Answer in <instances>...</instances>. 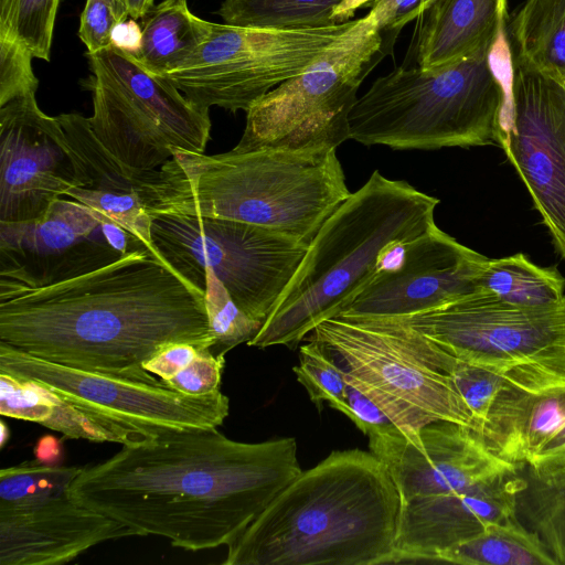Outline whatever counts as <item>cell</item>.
<instances>
[{
  "label": "cell",
  "instance_id": "27",
  "mask_svg": "<svg viewBox=\"0 0 565 565\" xmlns=\"http://www.w3.org/2000/svg\"><path fill=\"white\" fill-rule=\"evenodd\" d=\"M564 425L565 376H561L529 395L495 454L510 462L526 465Z\"/></svg>",
  "mask_w": 565,
  "mask_h": 565
},
{
  "label": "cell",
  "instance_id": "5",
  "mask_svg": "<svg viewBox=\"0 0 565 565\" xmlns=\"http://www.w3.org/2000/svg\"><path fill=\"white\" fill-rule=\"evenodd\" d=\"M439 200L375 170L324 222L297 273L247 343L296 348L340 315L403 246L436 226Z\"/></svg>",
  "mask_w": 565,
  "mask_h": 565
},
{
  "label": "cell",
  "instance_id": "28",
  "mask_svg": "<svg viewBox=\"0 0 565 565\" xmlns=\"http://www.w3.org/2000/svg\"><path fill=\"white\" fill-rule=\"evenodd\" d=\"M340 0H224V23L241 26L297 30L333 25Z\"/></svg>",
  "mask_w": 565,
  "mask_h": 565
},
{
  "label": "cell",
  "instance_id": "9",
  "mask_svg": "<svg viewBox=\"0 0 565 565\" xmlns=\"http://www.w3.org/2000/svg\"><path fill=\"white\" fill-rule=\"evenodd\" d=\"M151 237L159 259L186 282L204 292L212 269L236 306L263 324L309 247L249 223L171 214L152 215Z\"/></svg>",
  "mask_w": 565,
  "mask_h": 565
},
{
  "label": "cell",
  "instance_id": "46",
  "mask_svg": "<svg viewBox=\"0 0 565 565\" xmlns=\"http://www.w3.org/2000/svg\"><path fill=\"white\" fill-rule=\"evenodd\" d=\"M129 18L142 19L154 6V0H124Z\"/></svg>",
  "mask_w": 565,
  "mask_h": 565
},
{
  "label": "cell",
  "instance_id": "25",
  "mask_svg": "<svg viewBox=\"0 0 565 565\" xmlns=\"http://www.w3.org/2000/svg\"><path fill=\"white\" fill-rule=\"evenodd\" d=\"M437 562L461 565H557L541 539L518 515L440 553Z\"/></svg>",
  "mask_w": 565,
  "mask_h": 565
},
{
  "label": "cell",
  "instance_id": "14",
  "mask_svg": "<svg viewBox=\"0 0 565 565\" xmlns=\"http://www.w3.org/2000/svg\"><path fill=\"white\" fill-rule=\"evenodd\" d=\"M64 198L38 218L0 222V300L88 274L137 250L124 227Z\"/></svg>",
  "mask_w": 565,
  "mask_h": 565
},
{
  "label": "cell",
  "instance_id": "1",
  "mask_svg": "<svg viewBox=\"0 0 565 565\" xmlns=\"http://www.w3.org/2000/svg\"><path fill=\"white\" fill-rule=\"evenodd\" d=\"M301 471L294 437L243 443L193 429L83 468L70 497L137 535L196 552L231 544Z\"/></svg>",
  "mask_w": 565,
  "mask_h": 565
},
{
  "label": "cell",
  "instance_id": "15",
  "mask_svg": "<svg viewBox=\"0 0 565 565\" xmlns=\"http://www.w3.org/2000/svg\"><path fill=\"white\" fill-rule=\"evenodd\" d=\"M513 64L512 108L500 115L495 143L565 258V88L554 75L514 58Z\"/></svg>",
  "mask_w": 565,
  "mask_h": 565
},
{
  "label": "cell",
  "instance_id": "22",
  "mask_svg": "<svg viewBox=\"0 0 565 565\" xmlns=\"http://www.w3.org/2000/svg\"><path fill=\"white\" fill-rule=\"evenodd\" d=\"M423 14L414 47L416 66L437 68L492 42L507 17L505 0H436Z\"/></svg>",
  "mask_w": 565,
  "mask_h": 565
},
{
  "label": "cell",
  "instance_id": "4",
  "mask_svg": "<svg viewBox=\"0 0 565 565\" xmlns=\"http://www.w3.org/2000/svg\"><path fill=\"white\" fill-rule=\"evenodd\" d=\"M350 194L335 148L212 156L173 149L150 186L147 210L249 223L309 246Z\"/></svg>",
  "mask_w": 565,
  "mask_h": 565
},
{
  "label": "cell",
  "instance_id": "30",
  "mask_svg": "<svg viewBox=\"0 0 565 565\" xmlns=\"http://www.w3.org/2000/svg\"><path fill=\"white\" fill-rule=\"evenodd\" d=\"M526 486L516 498L527 529L544 543L557 565H565V486L546 483L527 469Z\"/></svg>",
  "mask_w": 565,
  "mask_h": 565
},
{
  "label": "cell",
  "instance_id": "24",
  "mask_svg": "<svg viewBox=\"0 0 565 565\" xmlns=\"http://www.w3.org/2000/svg\"><path fill=\"white\" fill-rule=\"evenodd\" d=\"M508 32L514 60L558 78L565 75V0H526Z\"/></svg>",
  "mask_w": 565,
  "mask_h": 565
},
{
  "label": "cell",
  "instance_id": "48",
  "mask_svg": "<svg viewBox=\"0 0 565 565\" xmlns=\"http://www.w3.org/2000/svg\"><path fill=\"white\" fill-rule=\"evenodd\" d=\"M9 435L10 434L8 427L3 422H1V447H3L7 443V437H9Z\"/></svg>",
  "mask_w": 565,
  "mask_h": 565
},
{
  "label": "cell",
  "instance_id": "10",
  "mask_svg": "<svg viewBox=\"0 0 565 565\" xmlns=\"http://www.w3.org/2000/svg\"><path fill=\"white\" fill-rule=\"evenodd\" d=\"M88 57L89 126L118 160L138 170H154L172 157L173 149L205 152L212 126L209 110L114 46Z\"/></svg>",
  "mask_w": 565,
  "mask_h": 565
},
{
  "label": "cell",
  "instance_id": "19",
  "mask_svg": "<svg viewBox=\"0 0 565 565\" xmlns=\"http://www.w3.org/2000/svg\"><path fill=\"white\" fill-rule=\"evenodd\" d=\"M519 471L402 503L391 564L437 562L489 524L515 516L518 494L526 486Z\"/></svg>",
  "mask_w": 565,
  "mask_h": 565
},
{
  "label": "cell",
  "instance_id": "49",
  "mask_svg": "<svg viewBox=\"0 0 565 565\" xmlns=\"http://www.w3.org/2000/svg\"><path fill=\"white\" fill-rule=\"evenodd\" d=\"M559 79L562 81L563 86H564V88H565V75H563Z\"/></svg>",
  "mask_w": 565,
  "mask_h": 565
},
{
  "label": "cell",
  "instance_id": "39",
  "mask_svg": "<svg viewBox=\"0 0 565 565\" xmlns=\"http://www.w3.org/2000/svg\"><path fill=\"white\" fill-rule=\"evenodd\" d=\"M339 412L348 416L367 437L396 427L388 416L349 380L345 403Z\"/></svg>",
  "mask_w": 565,
  "mask_h": 565
},
{
  "label": "cell",
  "instance_id": "35",
  "mask_svg": "<svg viewBox=\"0 0 565 565\" xmlns=\"http://www.w3.org/2000/svg\"><path fill=\"white\" fill-rule=\"evenodd\" d=\"M54 409L53 394L43 385L0 371V414L42 424Z\"/></svg>",
  "mask_w": 565,
  "mask_h": 565
},
{
  "label": "cell",
  "instance_id": "3",
  "mask_svg": "<svg viewBox=\"0 0 565 565\" xmlns=\"http://www.w3.org/2000/svg\"><path fill=\"white\" fill-rule=\"evenodd\" d=\"M401 505L376 456L334 450L276 495L227 545L222 564H391Z\"/></svg>",
  "mask_w": 565,
  "mask_h": 565
},
{
  "label": "cell",
  "instance_id": "29",
  "mask_svg": "<svg viewBox=\"0 0 565 565\" xmlns=\"http://www.w3.org/2000/svg\"><path fill=\"white\" fill-rule=\"evenodd\" d=\"M83 467L45 463L38 459L0 471V510L26 508L70 497Z\"/></svg>",
  "mask_w": 565,
  "mask_h": 565
},
{
  "label": "cell",
  "instance_id": "44",
  "mask_svg": "<svg viewBox=\"0 0 565 565\" xmlns=\"http://www.w3.org/2000/svg\"><path fill=\"white\" fill-rule=\"evenodd\" d=\"M61 452L62 446L60 440L50 435L39 439L34 448L35 459L45 463H52L54 460L58 459Z\"/></svg>",
  "mask_w": 565,
  "mask_h": 565
},
{
  "label": "cell",
  "instance_id": "2",
  "mask_svg": "<svg viewBox=\"0 0 565 565\" xmlns=\"http://www.w3.org/2000/svg\"><path fill=\"white\" fill-rule=\"evenodd\" d=\"M0 341L87 370L142 373L162 348L214 344L195 289L141 250L88 274L0 300Z\"/></svg>",
  "mask_w": 565,
  "mask_h": 565
},
{
  "label": "cell",
  "instance_id": "31",
  "mask_svg": "<svg viewBox=\"0 0 565 565\" xmlns=\"http://www.w3.org/2000/svg\"><path fill=\"white\" fill-rule=\"evenodd\" d=\"M58 4L60 0H0V36L49 61Z\"/></svg>",
  "mask_w": 565,
  "mask_h": 565
},
{
  "label": "cell",
  "instance_id": "6",
  "mask_svg": "<svg viewBox=\"0 0 565 565\" xmlns=\"http://www.w3.org/2000/svg\"><path fill=\"white\" fill-rule=\"evenodd\" d=\"M492 42L441 67L403 65L377 77L350 111V139L395 150L494 143L514 64L511 45Z\"/></svg>",
  "mask_w": 565,
  "mask_h": 565
},
{
  "label": "cell",
  "instance_id": "13",
  "mask_svg": "<svg viewBox=\"0 0 565 565\" xmlns=\"http://www.w3.org/2000/svg\"><path fill=\"white\" fill-rule=\"evenodd\" d=\"M398 319L466 363L498 370L533 365L565 374V298L521 307L480 290Z\"/></svg>",
  "mask_w": 565,
  "mask_h": 565
},
{
  "label": "cell",
  "instance_id": "38",
  "mask_svg": "<svg viewBox=\"0 0 565 565\" xmlns=\"http://www.w3.org/2000/svg\"><path fill=\"white\" fill-rule=\"evenodd\" d=\"M224 363L225 356H217L210 349H202L184 369L164 383L183 394H209L220 390Z\"/></svg>",
  "mask_w": 565,
  "mask_h": 565
},
{
  "label": "cell",
  "instance_id": "11",
  "mask_svg": "<svg viewBox=\"0 0 565 565\" xmlns=\"http://www.w3.org/2000/svg\"><path fill=\"white\" fill-rule=\"evenodd\" d=\"M356 22L282 30L213 23L179 70L162 75L191 103L247 111L259 98L316 62Z\"/></svg>",
  "mask_w": 565,
  "mask_h": 565
},
{
  "label": "cell",
  "instance_id": "37",
  "mask_svg": "<svg viewBox=\"0 0 565 565\" xmlns=\"http://www.w3.org/2000/svg\"><path fill=\"white\" fill-rule=\"evenodd\" d=\"M128 18L124 0H86L79 18L78 35L87 54L111 46L113 28Z\"/></svg>",
  "mask_w": 565,
  "mask_h": 565
},
{
  "label": "cell",
  "instance_id": "43",
  "mask_svg": "<svg viewBox=\"0 0 565 565\" xmlns=\"http://www.w3.org/2000/svg\"><path fill=\"white\" fill-rule=\"evenodd\" d=\"M142 29L134 19L125 20L116 24L110 33L111 46L136 55L141 46Z\"/></svg>",
  "mask_w": 565,
  "mask_h": 565
},
{
  "label": "cell",
  "instance_id": "18",
  "mask_svg": "<svg viewBox=\"0 0 565 565\" xmlns=\"http://www.w3.org/2000/svg\"><path fill=\"white\" fill-rule=\"evenodd\" d=\"M370 451L387 468L402 503L447 493L519 471L470 427L437 420L405 436L397 427L369 436Z\"/></svg>",
  "mask_w": 565,
  "mask_h": 565
},
{
  "label": "cell",
  "instance_id": "40",
  "mask_svg": "<svg viewBox=\"0 0 565 565\" xmlns=\"http://www.w3.org/2000/svg\"><path fill=\"white\" fill-rule=\"evenodd\" d=\"M527 469L550 484L565 486V425L527 461Z\"/></svg>",
  "mask_w": 565,
  "mask_h": 565
},
{
  "label": "cell",
  "instance_id": "41",
  "mask_svg": "<svg viewBox=\"0 0 565 565\" xmlns=\"http://www.w3.org/2000/svg\"><path fill=\"white\" fill-rule=\"evenodd\" d=\"M202 349L188 342H175L162 348L143 364V369L167 381L184 369Z\"/></svg>",
  "mask_w": 565,
  "mask_h": 565
},
{
  "label": "cell",
  "instance_id": "45",
  "mask_svg": "<svg viewBox=\"0 0 565 565\" xmlns=\"http://www.w3.org/2000/svg\"><path fill=\"white\" fill-rule=\"evenodd\" d=\"M374 0H340L334 8L331 20L333 24L351 21L356 10L363 6H370Z\"/></svg>",
  "mask_w": 565,
  "mask_h": 565
},
{
  "label": "cell",
  "instance_id": "47",
  "mask_svg": "<svg viewBox=\"0 0 565 565\" xmlns=\"http://www.w3.org/2000/svg\"><path fill=\"white\" fill-rule=\"evenodd\" d=\"M436 0H420L417 9L412 14L411 21L420 17Z\"/></svg>",
  "mask_w": 565,
  "mask_h": 565
},
{
  "label": "cell",
  "instance_id": "8",
  "mask_svg": "<svg viewBox=\"0 0 565 565\" xmlns=\"http://www.w3.org/2000/svg\"><path fill=\"white\" fill-rule=\"evenodd\" d=\"M382 33L369 13L356 19L316 62L252 105L233 150L337 149L350 139L358 90L387 53Z\"/></svg>",
  "mask_w": 565,
  "mask_h": 565
},
{
  "label": "cell",
  "instance_id": "23",
  "mask_svg": "<svg viewBox=\"0 0 565 565\" xmlns=\"http://www.w3.org/2000/svg\"><path fill=\"white\" fill-rule=\"evenodd\" d=\"M211 22L194 15L186 0H164L142 18L141 46L134 57L162 76L182 67L209 35Z\"/></svg>",
  "mask_w": 565,
  "mask_h": 565
},
{
  "label": "cell",
  "instance_id": "20",
  "mask_svg": "<svg viewBox=\"0 0 565 565\" xmlns=\"http://www.w3.org/2000/svg\"><path fill=\"white\" fill-rule=\"evenodd\" d=\"M56 117L72 148L78 177V185L66 198L124 227L137 250L160 260L151 237L152 216L146 205L159 169L138 170L122 163L97 139L87 117L76 113Z\"/></svg>",
  "mask_w": 565,
  "mask_h": 565
},
{
  "label": "cell",
  "instance_id": "12",
  "mask_svg": "<svg viewBox=\"0 0 565 565\" xmlns=\"http://www.w3.org/2000/svg\"><path fill=\"white\" fill-rule=\"evenodd\" d=\"M0 371L36 382L72 405L152 439L223 424L230 399L220 390L188 395L149 371L118 373L47 361L0 341Z\"/></svg>",
  "mask_w": 565,
  "mask_h": 565
},
{
  "label": "cell",
  "instance_id": "32",
  "mask_svg": "<svg viewBox=\"0 0 565 565\" xmlns=\"http://www.w3.org/2000/svg\"><path fill=\"white\" fill-rule=\"evenodd\" d=\"M204 305L214 339L211 352L225 354L242 343H248L260 330L263 322L250 318L233 301L223 282L210 268L205 269Z\"/></svg>",
  "mask_w": 565,
  "mask_h": 565
},
{
  "label": "cell",
  "instance_id": "36",
  "mask_svg": "<svg viewBox=\"0 0 565 565\" xmlns=\"http://www.w3.org/2000/svg\"><path fill=\"white\" fill-rule=\"evenodd\" d=\"M32 54L20 43L0 36V106L38 89Z\"/></svg>",
  "mask_w": 565,
  "mask_h": 565
},
{
  "label": "cell",
  "instance_id": "16",
  "mask_svg": "<svg viewBox=\"0 0 565 565\" xmlns=\"http://www.w3.org/2000/svg\"><path fill=\"white\" fill-rule=\"evenodd\" d=\"M77 185L66 135L35 94L0 106V222L38 218Z\"/></svg>",
  "mask_w": 565,
  "mask_h": 565
},
{
  "label": "cell",
  "instance_id": "21",
  "mask_svg": "<svg viewBox=\"0 0 565 565\" xmlns=\"http://www.w3.org/2000/svg\"><path fill=\"white\" fill-rule=\"evenodd\" d=\"M132 535L129 526L71 497L0 510V564H63L99 543Z\"/></svg>",
  "mask_w": 565,
  "mask_h": 565
},
{
  "label": "cell",
  "instance_id": "26",
  "mask_svg": "<svg viewBox=\"0 0 565 565\" xmlns=\"http://www.w3.org/2000/svg\"><path fill=\"white\" fill-rule=\"evenodd\" d=\"M480 290L521 307H542L565 298V278L555 267H541L526 255L487 259L480 276Z\"/></svg>",
  "mask_w": 565,
  "mask_h": 565
},
{
  "label": "cell",
  "instance_id": "42",
  "mask_svg": "<svg viewBox=\"0 0 565 565\" xmlns=\"http://www.w3.org/2000/svg\"><path fill=\"white\" fill-rule=\"evenodd\" d=\"M420 0H374L369 14L375 20L382 32L396 36L402 28L411 22L412 14Z\"/></svg>",
  "mask_w": 565,
  "mask_h": 565
},
{
  "label": "cell",
  "instance_id": "17",
  "mask_svg": "<svg viewBox=\"0 0 565 565\" xmlns=\"http://www.w3.org/2000/svg\"><path fill=\"white\" fill-rule=\"evenodd\" d=\"M487 257L459 243L437 225L403 246L338 316L402 318L425 312L480 291Z\"/></svg>",
  "mask_w": 565,
  "mask_h": 565
},
{
  "label": "cell",
  "instance_id": "33",
  "mask_svg": "<svg viewBox=\"0 0 565 565\" xmlns=\"http://www.w3.org/2000/svg\"><path fill=\"white\" fill-rule=\"evenodd\" d=\"M292 370L319 411L323 402L337 411L345 403L344 372L319 342L307 340V344L300 347L299 364Z\"/></svg>",
  "mask_w": 565,
  "mask_h": 565
},
{
  "label": "cell",
  "instance_id": "34",
  "mask_svg": "<svg viewBox=\"0 0 565 565\" xmlns=\"http://www.w3.org/2000/svg\"><path fill=\"white\" fill-rule=\"evenodd\" d=\"M49 390V388H47ZM53 394L54 409L41 425L62 433L65 437L89 441L118 443L124 446L141 445L152 438L107 419L96 417Z\"/></svg>",
  "mask_w": 565,
  "mask_h": 565
},
{
  "label": "cell",
  "instance_id": "7",
  "mask_svg": "<svg viewBox=\"0 0 565 565\" xmlns=\"http://www.w3.org/2000/svg\"><path fill=\"white\" fill-rule=\"evenodd\" d=\"M305 340L319 342L405 436L437 420L476 429L450 376L457 359L403 320L337 316Z\"/></svg>",
  "mask_w": 565,
  "mask_h": 565
}]
</instances>
